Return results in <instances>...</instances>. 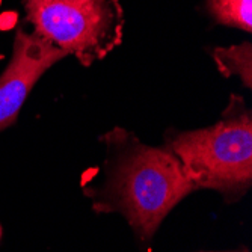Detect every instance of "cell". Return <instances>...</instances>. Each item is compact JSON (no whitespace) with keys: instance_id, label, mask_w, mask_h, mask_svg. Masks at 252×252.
Segmentation results:
<instances>
[{"instance_id":"6da1fadb","label":"cell","mask_w":252,"mask_h":252,"mask_svg":"<svg viewBox=\"0 0 252 252\" xmlns=\"http://www.w3.org/2000/svg\"><path fill=\"white\" fill-rule=\"evenodd\" d=\"M100 141L106 147L103 181L83 193L98 215H120L136 240L148 246L166 216L196 189L166 147H151L115 127Z\"/></svg>"},{"instance_id":"7a4b0ae2","label":"cell","mask_w":252,"mask_h":252,"mask_svg":"<svg viewBox=\"0 0 252 252\" xmlns=\"http://www.w3.org/2000/svg\"><path fill=\"white\" fill-rule=\"evenodd\" d=\"M165 147L181 162L196 190H213L226 204L252 188V113L231 95L218 123L195 130H168Z\"/></svg>"},{"instance_id":"3957f363","label":"cell","mask_w":252,"mask_h":252,"mask_svg":"<svg viewBox=\"0 0 252 252\" xmlns=\"http://www.w3.org/2000/svg\"><path fill=\"white\" fill-rule=\"evenodd\" d=\"M33 33L83 66L104 59L124 36L121 0H23Z\"/></svg>"},{"instance_id":"277c9868","label":"cell","mask_w":252,"mask_h":252,"mask_svg":"<svg viewBox=\"0 0 252 252\" xmlns=\"http://www.w3.org/2000/svg\"><path fill=\"white\" fill-rule=\"evenodd\" d=\"M65 56L66 53L36 33L17 29L11 61L0 74V131L17 121L33 86Z\"/></svg>"},{"instance_id":"5b68a950","label":"cell","mask_w":252,"mask_h":252,"mask_svg":"<svg viewBox=\"0 0 252 252\" xmlns=\"http://www.w3.org/2000/svg\"><path fill=\"white\" fill-rule=\"evenodd\" d=\"M213 59L218 71L223 77L237 76L242 83L251 89L252 86V45L245 41L231 47H216Z\"/></svg>"},{"instance_id":"8992f818","label":"cell","mask_w":252,"mask_h":252,"mask_svg":"<svg viewBox=\"0 0 252 252\" xmlns=\"http://www.w3.org/2000/svg\"><path fill=\"white\" fill-rule=\"evenodd\" d=\"M205 5L212 18L219 25L248 33L252 31V0H207Z\"/></svg>"},{"instance_id":"52a82bcc","label":"cell","mask_w":252,"mask_h":252,"mask_svg":"<svg viewBox=\"0 0 252 252\" xmlns=\"http://www.w3.org/2000/svg\"><path fill=\"white\" fill-rule=\"evenodd\" d=\"M199 252H251L246 246H239L236 249H225V251H199Z\"/></svg>"}]
</instances>
